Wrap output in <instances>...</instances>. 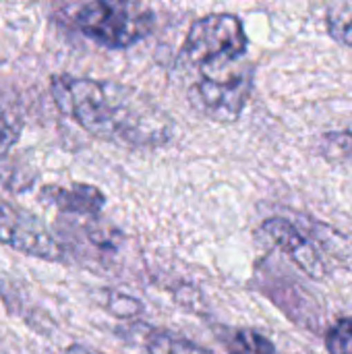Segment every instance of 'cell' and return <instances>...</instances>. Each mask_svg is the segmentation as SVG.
<instances>
[{
  "mask_svg": "<svg viewBox=\"0 0 352 354\" xmlns=\"http://www.w3.org/2000/svg\"><path fill=\"white\" fill-rule=\"evenodd\" d=\"M328 29H330V35L338 41H342L344 46H351L352 48V17L351 15H330L328 17Z\"/></svg>",
  "mask_w": 352,
  "mask_h": 354,
  "instance_id": "cell-12",
  "label": "cell"
},
{
  "mask_svg": "<svg viewBox=\"0 0 352 354\" xmlns=\"http://www.w3.org/2000/svg\"><path fill=\"white\" fill-rule=\"evenodd\" d=\"M326 348L330 354H352V317H344L328 330Z\"/></svg>",
  "mask_w": 352,
  "mask_h": 354,
  "instance_id": "cell-10",
  "label": "cell"
},
{
  "mask_svg": "<svg viewBox=\"0 0 352 354\" xmlns=\"http://www.w3.org/2000/svg\"><path fill=\"white\" fill-rule=\"evenodd\" d=\"M19 131H21V127H19L17 118L10 116V114L0 106V153L8 151V149L17 143Z\"/></svg>",
  "mask_w": 352,
  "mask_h": 354,
  "instance_id": "cell-11",
  "label": "cell"
},
{
  "mask_svg": "<svg viewBox=\"0 0 352 354\" xmlns=\"http://www.w3.org/2000/svg\"><path fill=\"white\" fill-rule=\"evenodd\" d=\"M44 197L52 201L58 209L77 216H98L104 207V195L91 185L73 187H46Z\"/></svg>",
  "mask_w": 352,
  "mask_h": 354,
  "instance_id": "cell-6",
  "label": "cell"
},
{
  "mask_svg": "<svg viewBox=\"0 0 352 354\" xmlns=\"http://www.w3.org/2000/svg\"><path fill=\"white\" fill-rule=\"evenodd\" d=\"M147 351L151 354H212L210 351L199 348L193 342L176 338L168 332H151L147 338Z\"/></svg>",
  "mask_w": 352,
  "mask_h": 354,
  "instance_id": "cell-8",
  "label": "cell"
},
{
  "mask_svg": "<svg viewBox=\"0 0 352 354\" xmlns=\"http://www.w3.org/2000/svg\"><path fill=\"white\" fill-rule=\"evenodd\" d=\"M56 106L93 137L127 145H160L170 137V122L137 91L83 77L52 79Z\"/></svg>",
  "mask_w": 352,
  "mask_h": 354,
  "instance_id": "cell-1",
  "label": "cell"
},
{
  "mask_svg": "<svg viewBox=\"0 0 352 354\" xmlns=\"http://www.w3.org/2000/svg\"><path fill=\"white\" fill-rule=\"evenodd\" d=\"M71 19L81 33L108 48H129L154 27V12L139 0H79Z\"/></svg>",
  "mask_w": 352,
  "mask_h": 354,
  "instance_id": "cell-4",
  "label": "cell"
},
{
  "mask_svg": "<svg viewBox=\"0 0 352 354\" xmlns=\"http://www.w3.org/2000/svg\"><path fill=\"white\" fill-rule=\"evenodd\" d=\"M261 234L272 247L284 253L307 276L322 280L330 274L328 259L352 263V243L322 224L297 226L286 218H270L261 224Z\"/></svg>",
  "mask_w": 352,
  "mask_h": 354,
  "instance_id": "cell-3",
  "label": "cell"
},
{
  "mask_svg": "<svg viewBox=\"0 0 352 354\" xmlns=\"http://www.w3.org/2000/svg\"><path fill=\"white\" fill-rule=\"evenodd\" d=\"M226 346L230 354H276L272 340L255 330H239Z\"/></svg>",
  "mask_w": 352,
  "mask_h": 354,
  "instance_id": "cell-7",
  "label": "cell"
},
{
  "mask_svg": "<svg viewBox=\"0 0 352 354\" xmlns=\"http://www.w3.org/2000/svg\"><path fill=\"white\" fill-rule=\"evenodd\" d=\"M322 156L330 162L352 160V131H334L322 137Z\"/></svg>",
  "mask_w": 352,
  "mask_h": 354,
  "instance_id": "cell-9",
  "label": "cell"
},
{
  "mask_svg": "<svg viewBox=\"0 0 352 354\" xmlns=\"http://www.w3.org/2000/svg\"><path fill=\"white\" fill-rule=\"evenodd\" d=\"M247 35L234 15H210L195 21L180 52V66L193 81H226L245 71Z\"/></svg>",
  "mask_w": 352,
  "mask_h": 354,
  "instance_id": "cell-2",
  "label": "cell"
},
{
  "mask_svg": "<svg viewBox=\"0 0 352 354\" xmlns=\"http://www.w3.org/2000/svg\"><path fill=\"white\" fill-rule=\"evenodd\" d=\"M62 354H100V353H93V351L85 348V346H71V348H66Z\"/></svg>",
  "mask_w": 352,
  "mask_h": 354,
  "instance_id": "cell-13",
  "label": "cell"
},
{
  "mask_svg": "<svg viewBox=\"0 0 352 354\" xmlns=\"http://www.w3.org/2000/svg\"><path fill=\"white\" fill-rule=\"evenodd\" d=\"M0 243L46 261L62 257V249L48 226L33 214L8 203L0 205Z\"/></svg>",
  "mask_w": 352,
  "mask_h": 354,
  "instance_id": "cell-5",
  "label": "cell"
}]
</instances>
